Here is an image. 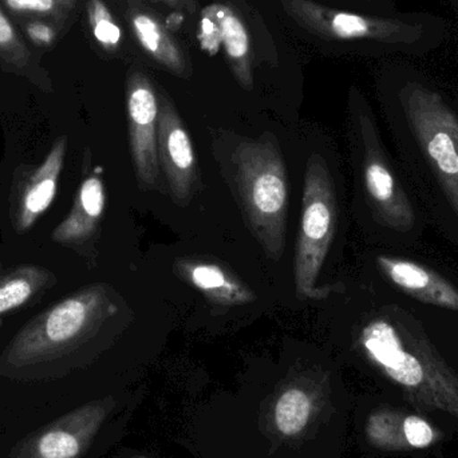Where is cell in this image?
Here are the masks:
<instances>
[{"label":"cell","mask_w":458,"mask_h":458,"mask_svg":"<svg viewBox=\"0 0 458 458\" xmlns=\"http://www.w3.org/2000/svg\"><path fill=\"white\" fill-rule=\"evenodd\" d=\"M131 160L142 190H157L160 163L157 152L158 93L147 72L134 69L126 82Z\"/></svg>","instance_id":"9"},{"label":"cell","mask_w":458,"mask_h":458,"mask_svg":"<svg viewBox=\"0 0 458 458\" xmlns=\"http://www.w3.org/2000/svg\"><path fill=\"white\" fill-rule=\"evenodd\" d=\"M23 31L32 45L40 48L55 45L61 27L48 19L32 18L23 23Z\"/></svg>","instance_id":"23"},{"label":"cell","mask_w":458,"mask_h":458,"mask_svg":"<svg viewBox=\"0 0 458 458\" xmlns=\"http://www.w3.org/2000/svg\"><path fill=\"white\" fill-rule=\"evenodd\" d=\"M64 141L56 145L42 168L35 174L34 182L24 195L21 225L29 227L39 215L53 203L56 192V182L64 163Z\"/></svg>","instance_id":"16"},{"label":"cell","mask_w":458,"mask_h":458,"mask_svg":"<svg viewBox=\"0 0 458 458\" xmlns=\"http://www.w3.org/2000/svg\"><path fill=\"white\" fill-rule=\"evenodd\" d=\"M105 190L99 177L91 176L83 182L78 196V209L69 220L67 233L70 236H83L93 229L104 214Z\"/></svg>","instance_id":"18"},{"label":"cell","mask_w":458,"mask_h":458,"mask_svg":"<svg viewBox=\"0 0 458 458\" xmlns=\"http://www.w3.org/2000/svg\"><path fill=\"white\" fill-rule=\"evenodd\" d=\"M32 51L0 7V64L15 72H30L34 67Z\"/></svg>","instance_id":"19"},{"label":"cell","mask_w":458,"mask_h":458,"mask_svg":"<svg viewBox=\"0 0 458 458\" xmlns=\"http://www.w3.org/2000/svg\"><path fill=\"white\" fill-rule=\"evenodd\" d=\"M157 152L174 201L185 206L195 190V150L174 102L163 90L158 93Z\"/></svg>","instance_id":"10"},{"label":"cell","mask_w":458,"mask_h":458,"mask_svg":"<svg viewBox=\"0 0 458 458\" xmlns=\"http://www.w3.org/2000/svg\"><path fill=\"white\" fill-rule=\"evenodd\" d=\"M312 403L310 395L299 387L285 390L275 403L274 421L282 435L291 437L306 428L311 417Z\"/></svg>","instance_id":"17"},{"label":"cell","mask_w":458,"mask_h":458,"mask_svg":"<svg viewBox=\"0 0 458 458\" xmlns=\"http://www.w3.org/2000/svg\"><path fill=\"white\" fill-rule=\"evenodd\" d=\"M54 2L61 5L69 13H72L75 10V5H77V0H54Z\"/></svg>","instance_id":"25"},{"label":"cell","mask_w":458,"mask_h":458,"mask_svg":"<svg viewBox=\"0 0 458 458\" xmlns=\"http://www.w3.org/2000/svg\"><path fill=\"white\" fill-rule=\"evenodd\" d=\"M177 272L214 303L240 306L255 301V293L247 285L217 264L179 261Z\"/></svg>","instance_id":"14"},{"label":"cell","mask_w":458,"mask_h":458,"mask_svg":"<svg viewBox=\"0 0 458 458\" xmlns=\"http://www.w3.org/2000/svg\"><path fill=\"white\" fill-rule=\"evenodd\" d=\"M336 217L338 206L330 172L319 156H311L304 180L295 255L296 295L301 301L328 295L327 288L318 287V277L335 233Z\"/></svg>","instance_id":"3"},{"label":"cell","mask_w":458,"mask_h":458,"mask_svg":"<svg viewBox=\"0 0 458 458\" xmlns=\"http://www.w3.org/2000/svg\"><path fill=\"white\" fill-rule=\"evenodd\" d=\"M200 39L211 54L223 50L232 74L245 90L253 88V53L250 37L239 13L223 3H214L200 13Z\"/></svg>","instance_id":"11"},{"label":"cell","mask_w":458,"mask_h":458,"mask_svg":"<svg viewBox=\"0 0 458 458\" xmlns=\"http://www.w3.org/2000/svg\"><path fill=\"white\" fill-rule=\"evenodd\" d=\"M128 19L137 42L156 64L177 77H191L190 55L155 11L141 0H129Z\"/></svg>","instance_id":"12"},{"label":"cell","mask_w":458,"mask_h":458,"mask_svg":"<svg viewBox=\"0 0 458 458\" xmlns=\"http://www.w3.org/2000/svg\"><path fill=\"white\" fill-rule=\"evenodd\" d=\"M358 121L363 141V180L374 216L385 227L409 231L414 227L416 214L387 163L373 118L360 107Z\"/></svg>","instance_id":"8"},{"label":"cell","mask_w":458,"mask_h":458,"mask_svg":"<svg viewBox=\"0 0 458 458\" xmlns=\"http://www.w3.org/2000/svg\"><path fill=\"white\" fill-rule=\"evenodd\" d=\"M169 7L179 13H198L199 0H164Z\"/></svg>","instance_id":"24"},{"label":"cell","mask_w":458,"mask_h":458,"mask_svg":"<svg viewBox=\"0 0 458 458\" xmlns=\"http://www.w3.org/2000/svg\"><path fill=\"white\" fill-rule=\"evenodd\" d=\"M86 13L89 27L97 43L106 53H117L123 40V32L104 0H88Z\"/></svg>","instance_id":"20"},{"label":"cell","mask_w":458,"mask_h":458,"mask_svg":"<svg viewBox=\"0 0 458 458\" xmlns=\"http://www.w3.org/2000/svg\"><path fill=\"white\" fill-rule=\"evenodd\" d=\"M363 435L371 448L392 454L433 452L454 438L443 425L398 400L377 403L366 416Z\"/></svg>","instance_id":"7"},{"label":"cell","mask_w":458,"mask_h":458,"mask_svg":"<svg viewBox=\"0 0 458 458\" xmlns=\"http://www.w3.org/2000/svg\"><path fill=\"white\" fill-rule=\"evenodd\" d=\"M141 2H145V0H141Z\"/></svg>","instance_id":"27"},{"label":"cell","mask_w":458,"mask_h":458,"mask_svg":"<svg viewBox=\"0 0 458 458\" xmlns=\"http://www.w3.org/2000/svg\"><path fill=\"white\" fill-rule=\"evenodd\" d=\"M236 182L250 231L272 260L285 248L288 182L284 161L274 137L245 142L237 149Z\"/></svg>","instance_id":"2"},{"label":"cell","mask_w":458,"mask_h":458,"mask_svg":"<svg viewBox=\"0 0 458 458\" xmlns=\"http://www.w3.org/2000/svg\"><path fill=\"white\" fill-rule=\"evenodd\" d=\"M113 406L91 401L26 432L0 433V458H90Z\"/></svg>","instance_id":"5"},{"label":"cell","mask_w":458,"mask_h":458,"mask_svg":"<svg viewBox=\"0 0 458 458\" xmlns=\"http://www.w3.org/2000/svg\"><path fill=\"white\" fill-rule=\"evenodd\" d=\"M400 98L411 131L458 216V115L440 94L420 83L406 85Z\"/></svg>","instance_id":"4"},{"label":"cell","mask_w":458,"mask_h":458,"mask_svg":"<svg viewBox=\"0 0 458 458\" xmlns=\"http://www.w3.org/2000/svg\"><path fill=\"white\" fill-rule=\"evenodd\" d=\"M5 7L18 16L27 18L48 19L58 24L64 30V24L69 21L70 13H66L61 5L54 0H2Z\"/></svg>","instance_id":"21"},{"label":"cell","mask_w":458,"mask_h":458,"mask_svg":"<svg viewBox=\"0 0 458 458\" xmlns=\"http://www.w3.org/2000/svg\"><path fill=\"white\" fill-rule=\"evenodd\" d=\"M96 299L72 298L54 307L45 322V341L51 346L74 341L90 319Z\"/></svg>","instance_id":"15"},{"label":"cell","mask_w":458,"mask_h":458,"mask_svg":"<svg viewBox=\"0 0 458 458\" xmlns=\"http://www.w3.org/2000/svg\"><path fill=\"white\" fill-rule=\"evenodd\" d=\"M433 456H435V458H448L443 452V446H441V448L435 449V451H433Z\"/></svg>","instance_id":"26"},{"label":"cell","mask_w":458,"mask_h":458,"mask_svg":"<svg viewBox=\"0 0 458 458\" xmlns=\"http://www.w3.org/2000/svg\"><path fill=\"white\" fill-rule=\"evenodd\" d=\"M360 346L395 400L429 416L458 440V371L411 312L390 307L366 323Z\"/></svg>","instance_id":"1"},{"label":"cell","mask_w":458,"mask_h":458,"mask_svg":"<svg viewBox=\"0 0 458 458\" xmlns=\"http://www.w3.org/2000/svg\"><path fill=\"white\" fill-rule=\"evenodd\" d=\"M285 13L301 29L323 39L376 40V42L406 43L421 37L417 24L400 19L360 15L327 7L314 0H279Z\"/></svg>","instance_id":"6"},{"label":"cell","mask_w":458,"mask_h":458,"mask_svg":"<svg viewBox=\"0 0 458 458\" xmlns=\"http://www.w3.org/2000/svg\"><path fill=\"white\" fill-rule=\"evenodd\" d=\"M377 264L382 274L406 295L458 312V288L433 269L416 261L386 255L378 256Z\"/></svg>","instance_id":"13"},{"label":"cell","mask_w":458,"mask_h":458,"mask_svg":"<svg viewBox=\"0 0 458 458\" xmlns=\"http://www.w3.org/2000/svg\"><path fill=\"white\" fill-rule=\"evenodd\" d=\"M32 295L31 283L27 279L16 277L0 285V314L18 309L29 301Z\"/></svg>","instance_id":"22"}]
</instances>
